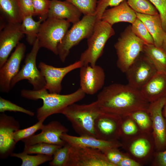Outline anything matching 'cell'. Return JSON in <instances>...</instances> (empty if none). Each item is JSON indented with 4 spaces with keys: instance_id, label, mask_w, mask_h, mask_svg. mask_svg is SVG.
I'll return each instance as SVG.
<instances>
[{
    "instance_id": "1",
    "label": "cell",
    "mask_w": 166,
    "mask_h": 166,
    "mask_svg": "<svg viewBox=\"0 0 166 166\" xmlns=\"http://www.w3.org/2000/svg\"><path fill=\"white\" fill-rule=\"evenodd\" d=\"M102 111L121 118L140 111L148 112L150 103L140 90L128 84L115 83L104 87L97 95Z\"/></svg>"
},
{
    "instance_id": "2",
    "label": "cell",
    "mask_w": 166,
    "mask_h": 166,
    "mask_svg": "<svg viewBox=\"0 0 166 166\" xmlns=\"http://www.w3.org/2000/svg\"><path fill=\"white\" fill-rule=\"evenodd\" d=\"M47 90L44 88L38 90L23 89L21 92V96L24 98L43 101L42 105L37 110L38 121L45 120L53 114L61 113L69 106L83 99L86 94L80 88L74 92L66 95L48 93Z\"/></svg>"
},
{
    "instance_id": "3",
    "label": "cell",
    "mask_w": 166,
    "mask_h": 166,
    "mask_svg": "<svg viewBox=\"0 0 166 166\" xmlns=\"http://www.w3.org/2000/svg\"><path fill=\"white\" fill-rule=\"evenodd\" d=\"M102 112L97 101L88 104H73L61 112L71 123L80 136H89L96 138L94 129L96 118Z\"/></svg>"
},
{
    "instance_id": "4",
    "label": "cell",
    "mask_w": 166,
    "mask_h": 166,
    "mask_svg": "<svg viewBox=\"0 0 166 166\" xmlns=\"http://www.w3.org/2000/svg\"><path fill=\"white\" fill-rule=\"evenodd\" d=\"M145 44L132 31L131 25L121 33L114 45L117 56V66L125 73L142 52Z\"/></svg>"
},
{
    "instance_id": "5",
    "label": "cell",
    "mask_w": 166,
    "mask_h": 166,
    "mask_svg": "<svg viewBox=\"0 0 166 166\" xmlns=\"http://www.w3.org/2000/svg\"><path fill=\"white\" fill-rule=\"evenodd\" d=\"M112 26L102 20L97 21L93 32L87 39V49L82 53L79 60L83 65H96L102 55L105 45L108 39L115 34Z\"/></svg>"
},
{
    "instance_id": "6",
    "label": "cell",
    "mask_w": 166,
    "mask_h": 166,
    "mask_svg": "<svg viewBox=\"0 0 166 166\" xmlns=\"http://www.w3.org/2000/svg\"><path fill=\"white\" fill-rule=\"evenodd\" d=\"M97 21L96 14L84 15L79 21L73 24L58 46L57 55L62 62L65 61L73 47L91 35Z\"/></svg>"
},
{
    "instance_id": "7",
    "label": "cell",
    "mask_w": 166,
    "mask_h": 166,
    "mask_svg": "<svg viewBox=\"0 0 166 166\" xmlns=\"http://www.w3.org/2000/svg\"><path fill=\"white\" fill-rule=\"evenodd\" d=\"M70 26V23L66 20L47 18L41 24L37 36L41 47L57 55L58 45Z\"/></svg>"
},
{
    "instance_id": "8",
    "label": "cell",
    "mask_w": 166,
    "mask_h": 166,
    "mask_svg": "<svg viewBox=\"0 0 166 166\" xmlns=\"http://www.w3.org/2000/svg\"><path fill=\"white\" fill-rule=\"evenodd\" d=\"M40 48L39 41L37 39L31 51L27 55L21 69L11 80V90L17 83L25 79L27 80L32 85L34 90H38L44 88L46 84L45 80L36 65L37 55Z\"/></svg>"
},
{
    "instance_id": "9",
    "label": "cell",
    "mask_w": 166,
    "mask_h": 166,
    "mask_svg": "<svg viewBox=\"0 0 166 166\" xmlns=\"http://www.w3.org/2000/svg\"><path fill=\"white\" fill-rule=\"evenodd\" d=\"M65 166H114L100 150L92 148L70 146Z\"/></svg>"
},
{
    "instance_id": "10",
    "label": "cell",
    "mask_w": 166,
    "mask_h": 166,
    "mask_svg": "<svg viewBox=\"0 0 166 166\" xmlns=\"http://www.w3.org/2000/svg\"><path fill=\"white\" fill-rule=\"evenodd\" d=\"M157 72L152 62L143 54H140L125 73L128 84L140 90Z\"/></svg>"
},
{
    "instance_id": "11",
    "label": "cell",
    "mask_w": 166,
    "mask_h": 166,
    "mask_svg": "<svg viewBox=\"0 0 166 166\" xmlns=\"http://www.w3.org/2000/svg\"><path fill=\"white\" fill-rule=\"evenodd\" d=\"M83 64L80 60L63 67H56L40 62L38 68L46 82L44 88L50 93H60L62 89L61 82L69 72L81 68Z\"/></svg>"
},
{
    "instance_id": "12",
    "label": "cell",
    "mask_w": 166,
    "mask_h": 166,
    "mask_svg": "<svg viewBox=\"0 0 166 166\" xmlns=\"http://www.w3.org/2000/svg\"><path fill=\"white\" fill-rule=\"evenodd\" d=\"M26 50L25 45L19 42L10 57L0 68V90L1 92L7 93L11 90V81L19 71L20 64L24 57Z\"/></svg>"
},
{
    "instance_id": "13",
    "label": "cell",
    "mask_w": 166,
    "mask_h": 166,
    "mask_svg": "<svg viewBox=\"0 0 166 166\" xmlns=\"http://www.w3.org/2000/svg\"><path fill=\"white\" fill-rule=\"evenodd\" d=\"M19 122L12 116L4 113L0 114V156L5 159L12 153L16 143L14 133L19 129Z\"/></svg>"
},
{
    "instance_id": "14",
    "label": "cell",
    "mask_w": 166,
    "mask_h": 166,
    "mask_svg": "<svg viewBox=\"0 0 166 166\" xmlns=\"http://www.w3.org/2000/svg\"><path fill=\"white\" fill-rule=\"evenodd\" d=\"M39 134L23 139L25 146L31 145L39 143H45L63 146L66 143L61 138V135L67 133L68 129L59 122L51 121L44 125Z\"/></svg>"
},
{
    "instance_id": "15",
    "label": "cell",
    "mask_w": 166,
    "mask_h": 166,
    "mask_svg": "<svg viewBox=\"0 0 166 166\" xmlns=\"http://www.w3.org/2000/svg\"><path fill=\"white\" fill-rule=\"evenodd\" d=\"M105 73L100 66L83 65L80 68V88L85 93L92 95L103 88Z\"/></svg>"
},
{
    "instance_id": "16",
    "label": "cell",
    "mask_w": 166,
    "mask_h": 166,
    "mask_svg": "<svg viewBox=\"0 0 166 166\" xmlns=\"http://www.w3.org/2000/svg\"><path fill=\"white\" fill-rule=\"evenodd\" d=\"M121 117L102 112L96 119L94 129L96 138L106 141L114 140L120 134Z\"/></svg>"
},
{
    "instance_id": "17",
    "label": "cell",
    "mask_w": 166,
    "mask_h": 166,
    "mask_svg": "<svg viewBox=\"0 0 166 166\" xmlns=\"http://www.w3.org/2000/svg\"><path fill=\"white\" fill-rule=\"evenodd\" d=\"M166 101V96L150 102L148 109L151 117L157 146L161 151L166 149V124L162 110Z\"/></svg>"
},
{
    "instance_id": "18",
    "label": "cell",
    "mask_w": 166,
    "mask_h": 166,
    "mask_svg": "<svg viewBox=\"0 0 166 166\" xmlns=\"http://www.w3.org/2000/svg\"><path fill=\"white\" fill-rule=\"evenodd\" d=\"M21 23H8L0 33V68L6 61L11 51L16 47L24 34Z\"/></svg>"
},
{
    "instance_id": "19",
    "label": "cell",
    "mask_w": 166,
    "mask_h": 166,
    "mask_svg": "<svg viewBox=\"0 0 166 166\" xmlns=\"http://www.w3.org/2000/svg\"><path fill=\"white\" fill-rule=\"evenodd\" d=\"M61 138L71 146L91 148L98 149L103 153L110 149L118 148L120 145L116 141L104 140L89 136H74L66 133H63Z\"/></svg>"
},
{
    "instance_id": "20",
    "label": "cell",
    "mask_w": 166,
    "mask_h": 166,
    "mask_svg": "<svg viewBox=\"0 0 166 166\" xmlns=\"http://www.w3.org/2000/svg\"><path fill=\"white\" fill-rule=\"evenodd\" d=\"M50 0L47 18L66 20L73 24L80 20L82 14L72 4L66 0Z\"/></svg>"
},
{
    "instance_id": "21",
    "label": "cell",
    "mask_w": 166,
    "mask_h": 166,
    "mask_svg": "<svg viewBox=\"0 0 166 166\" xmlns=\"http://www.w3.org/2000/svg\"><path fill=\"white\" fill-rule=\"evenodd\" d=\"M137 18L136 12L124 0L117 6L106 9L103 12L101 20L113 26L121 22L132 24Z\"/></svg>"
},
{
    "instance_id": "22",
    "label": "cell",
    "mask_w": 166,
    "mask_h": 166,
    "mask_svg": "<svg viewBox=\"0 0 166 166\" xmlns=\"http://www.w3.org/2000/svg\"><path fill=\"white\" fill-rule=\"evenodd\" d=\"M140 91L150 103L166 96V74L157 72L141 88Z\"/></svg>"
},
{
    "instance_id": "23",
    "label": "cell",
    "mask_w": 166,
    "mask_h": 166,
    "mask_svg": "<svg viewBox=\"0 0 166 166\" xmlns=\"http://www.w3.org/2000/svg\"><path fill=\"white\" fill-rule=\"evenodd\" d=\"M136 17L144 23L152 36L154 44L162 48L166 36L163 28L161 18L159 14L153 15L144 14L136 12Z\"/></svg>"
},
{
    "instance_id": "24",
    "label": "cell",
    "mask_w": 166,
    "mask_h": 166,
    "mask_svg": "<svg viewBox=\"0 0 166 166\" xmlns=\"http://www.w3.org/2000/svg\"><path fill=\"white\" fill-rule=\"evenodd\" d=\"M142 52L150 60L157 72L166 74V52L154 44H145Z\"/></svg>"
},
{
    "instance_id": "25",
    "label": "cell",
    "mask_w": 166,
    "mask_h": 166,
    "mask_svg": "<svg viewBox=\"0 0 166 166\" xmlns=\"http://www.w3.org/2000/svg\"><path fill=\"white\" fill-rule=\"evenodd\" d=\"M19 1L0 0L1 13L8 23H21L22 22Z\"/></svg>"
},
{
    "instance_id": "26",
    "label": "cell",
    "mask_w": 166,
    "mask_h": 166,
    "mask_svg": "<svg viewBox=\"0 0 166 166\" xmlns=\"http://www.w3.org/2000/svg\"><path fill=\"white\" fill-rule=\"evenodd\" d=\"M32 16L24 18L21 24V29L22 33L26 35L28 43L33 45L37 39L40 25L42 22L47 18L41 17L38 21H35Z\"/></svg>"
},
{
    "instance_id": "27",
    "label": "cell",
    "mask_w": 166,
    "mask_h": 166,
    "mask_svg": "<svg viewBox=\"0 0 166 166\" xmlns=\"http://www.w3.org/2000/svg\"><path fill=\"white\" fill-rule=\"evenodd\" d=\"M10 156L20 159L22 161L21 166H38L53 159L52 156L42 154L30 155L23 152L18 153H12Z\"/></svg>"
},
{
    "instance_id": "28",
    "label": "cell",
    "mask_w": 166,
    "mask_h": 166,
    "mask_svg": "<svg viewBox=\"0 0 166 166\" xmlns=\"http://www.w3.org/2000/svg\"><path fill=\"white\" fill-rule=\"evenodd\" d=\"M62 146L45 143H39L29 146H25L23 152L28 154H37L53 156L55 152Z\"/></svg>"
},
{
    "instance_id": "29",
    "label": "cell",
    "mask_w": 166,
    "mask_h": 166,
    "mask_svg": "<svg viewBox=\"0 0 166 166\" xmlns=\"http://www.w3.org/2000/svg\"><path fill=\"white\" fill-rule=\"evenodd\" d=\"M130 7L136 12L148 15H156L159 12L149 0H127Z\"/></svg>"
},
{
    "instance_id": "30",
    "label": "cell",
    "mask_w": 166,
    "mask_h": 166,
    "mask_svg": "<svg viewBox=\"0 0 166 166\" xmlns=\"http://www.w3.org/2000/svg\"><path fill=\"white\" fill-rule=\"evenodd\" d=\"M132 32L145 44H154L153 38L144 23L137 17L131 25Z\"/></svg>"
},
{
    "instance_id": "31",
    "label": "cell",
    "mask_w": 166,
    "mask_h": 166,
    "mask_svg": "<svg viewBox=\"0 0 166 166\" xmlns=\"http://www.w3.org/2000/svg\"><path fill=\"white\" fill-rule=\"evenodd\" d=\"M75 6L84 15L96 14L97 0H65Z\"/></svg>"
},
{
    "instance_id": "32",
    "label": "cell",
    "mask_w": 166,
    "mask_h": 166,
    "mask_svg": "<svg viewBox=\"0 0 166 166\" xmlns=\"http://www.w3.org/2000/svg\"><path fill=\"white\" fill-rule=\"evenodd\" d=\"M44 120H40L36 124L28 128L18 129L14 133V139L16 143L23 139L30 137L34 134L39 130H41L44 125Z\"/></svg>"
},
{
    "instance_id": "33",
    "label": "cell",
    "mask_w": 166,
    "mask_h": 166,
    "mask_svg": "<svg viewBox=\"0 0 166 166\" xmlns=\"http://www.w3.org/2000/svg\"><path fill=\"white\" fill-rule=\"evenodd\" d=\"M70 146L66 143L58 148L54 153L53 159L49 163V165L51 166H65Z\"/></svg>"
},
{
    "instance_id": "34",
    "label": "cell",
    "mask_w": 166,
    "mask_h": 166,
    "mask_svg": "<svg viewBox=\"0 0 166 166\" xmlns=\"http://www.w3.org/2000/svg\"><path fill=\"white\" fill-rule=\"evenodd\" d=\"M150 148V144L148 140L144 139H140L135 141L132 144L130 150L134 156L141 158L146 155Z\"/></svg>"
},
{
    "instance_id": "35",
    "label": "cell",
    "mask_w": 166,
    "mask_h": 166,
    "mask_svg": "<svg viewBox=\"0 0 166 166\" xmlns=\"http://www.w3.org/2000/svg\"><path fill=\"white\" fill-rule=\"evenodd\" d=\"M6 111L22 112L31 116H33L34 115V113L27 110L0 97V112L3 113Z\"/></svg>"
},
{
    "instance_id": "36",
    "label": "cell",
    "mask_w": 166,
    "mask_h": 166,
    "mask_svg": "<svg viewBox=\"0 0 166 166\" xmlns=\"http://www.w3.org/2000/svg\"><path fill=\"white\" fill-rule=\"evenodd\" d=\"M34 10V16L47 18L50 9V0H32Z\"/></svg>"
},
{
    "instance_id": "37",
    "label": "cell",
    "mask_w": 166,
    "mask_h": 166,
    "mask_svg": "<svg viewBox=\"0 0 166 166\" xmlns=\"http://www.w3.org/2000/svg\"><path fill=\"white\" fill-rule=\"evenodd\" d=\"M124 0H99L97 2L96 12L97 21L101 20L102 15L109 6L115 7L118 6Z\"/></svg>"
},
{
    "instance_id": "38",
    "label": "cell",
    "mask_w": 166,
    "mask_h": 166,
    "mask_svg": "<svg viewBox=\"0 0 166 166\" xmlns=\"http://www.w3.org/2000/svg\"><path fill=\"white\" fill-rule=\"evenodd\" d=\"M147 112L143 111H138L133 113L131 116L143 129L148 128L150 124V121Z\"/></svg>"
},
{
    "instance_id": "39",
    "label": "cell",
    "mask_w": 166,
    "mask_h": 166,
    "mask_svg": "<svg viewBox=\"0 0 166 166\" xmlns=\"http://www.w3.org/2000/svg\"><path fill=\"white\" fill-rule=\"evenodd\" d=\"M156 7L160 15L163 29L166 32V0H149Z\"/></svg>"
},
{
    "instance_id": "40",
    "label": "cell",
    "mask_w": 166,
    "mask_h": 166,
    "mask_svg": "<svg viewBox=\"0 0 166 166\" xmlns=\"http://www.w3.org/2000/svg\"><path fill=\"white\" fill-rule=\"evenodd\" d=\"M19 7L22 18L34 16V10L32 0H19Z\"/></svg>"
},
{
    "instance_id": "41",
    "label": "cell",
    "mask_w": 166,
    "mask_h": 166,
    "mask_svg": "<svg viewBox=\"0 0 166 166\" xmlns=\"http://www.w3.org/2000/svg\"><path fill=\"white\" fill-rule=\"evenodd\" d=\"M116 148L110 149L103 153L109 161L114 166H118L124 156Z\"/></svg>"
},
{
    "instance_id": "42",
    "label": "cell",
    "mask_w": 166,
    "mask_h": 166,
    "mask_svg": "<svg viewBox=\"0 0 166 166\" xmlns=\"http://www.w3.org/2000/svg\"><path fill=\"white\" fill-rule=\"evenodd\" d=\"M123 132L126 135H132L136 132L137 128L134 123L131 120H128L121 124Z\"/></svg>"
},
{
    "instance_id": "43",
    "label": "cell",
    "mask_w": 166,
    "mask_h": 166,
    "mask_svg": "<svg viewBox=\"0 0 166 166\" xmlns=\"http://www.w3.org/2000/svg\"><path fill=\"white\" fill-rule=\"evenodd\" d=\"M140 165L137 162L124 156L118 166H139Z\"/></svg>"
},
{
    "instance_id": "44",
    "label": "cell",
    "mask_w": 166,
    "mask_h": 166,
    "mask_svg": "<svg viewBox=\"0 0 166 166\" xmlns=\"http://www.w3.org/2000/svg\"><path fill=\"white\" fill-rule=\"evenodd\" d=\"M157 160L159 165L166 166V149L158 153Z\"/></svg>"
},
{
    "instance_id": "45",
    "label": "cell",
    "mask_w": 166,
    "mask_h": 166,
    "mask_svg": "<svg viewBox=\"0 0 166 166\" xmlns=\"http://www.w3.org/2000/svg\"><path fill=\"white\" fill-rule=\"evenodd\" d=\"M162 48L166 52V36L163 42Z\"/></svg>"
},
{
    "instance_id": "46",
    "label": "cell",
    "mask_w": 166,
    "mask_h": 166,
    "mask_svg": "<svg viewBox=\"0 0 166 166\" xmlns=\"http://www.w3.org/2000/svg\"><path fill=\"white\" fill-rule=\"evenodd\" d=\"M164 113L165 118V122L166 124V101L164 107Z\"/></svg>"
}]
</instances>
